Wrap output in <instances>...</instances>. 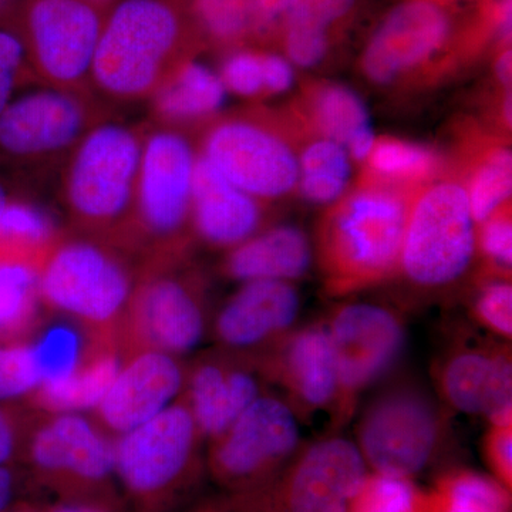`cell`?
Masks as SVG:
<instances>
[{
    "label": "cell",
    "instance_id": "cell-36",
    "mask_svg": "<svg viewBox=\"0 0 512 512\" xmlns=\"http://www.w3.org/2000/svg\"><path fill=\"white\" fill-rule=\"evenodd\" d=\"M42 384L29 343H0V403L32 397Z\"/></svg>",
    "mask_w": 512,
    "mask_h": 512
},
{
    "label": "cell",
    "instance_id": "cell-33",
    "mask_svg": "<svg viewBox=\"0 0 512 512\" xmlns=\"http://www.w3.org/2000/svg\"><path fill=\"white\" fill-rule=\"evenodd\" d=\"M39 271L32 266L0 262V343L18 338L39 311Z\"/></svg>",
    "mask_w": 512,
    "mask_h": 512
},
{
    "label": "cell",
    "instance_id": "cell-43",
    "mask_svg": "<svg viewBox=\"0 0 512 512\" xmlns=\"http://www.w3.org/2000/svg\"><path fill=\"white\" fill-rule=\"evenodd\" d=\"M355 3L356 0H292L285 19L302 20L329 30L352 12Z\"/></svg>",
    "mask_w": 512,
    "mask_h": 512
},
{
    "label": "cell",
    "instance_id": "cell-29",
    "mask_svg": "<svg viewBox=\"0 0 512 512\" xmlns=\"http://www.w3.org/2000/svg\"><path fill=\"white\" fill-rule=\"evenodd\" d=\"M298 151V190L313 204H335L348 190L352 158L345 147L311 134Z\"/></svg>",
    "mask_w": 512,
    "mask_h": 512
},
{
    "label": "cell",
    "instance_id": "cell-24",
    "mask_svg": "<svg viewBox=\"0 0 512 512\" xmlns=\"http://www.w3.org/2000/svg\"><path fill=\"white\" fill-rule=\"evenodd\" d=\"M225 96L220 76L192 57L175 67L147 101L150 124L184 133L200 124L205 127L218 117Z\"/></svg>",
    "mask_w": 512,
    "mask_h": 512
},
{
    "label": "cell",
    "instance_id": "cell-51",
    "mask_svg": "<svg viewBox=\"0 0 512 512\" xmlns=\"http://www.w3.org/2000/svg\"><path fill=\"white\" fill-rule=\"evenodd\" d=\"M87 2L93 3L94 6L107 12L117 2V0H87Z\"/></svg>",
    "mask_w": 512,
    "mask_h": 512
},
{
    "label": "cell",
    "instance_id": "cell-39",
    "mask_svg": "<svg viewBox=\"0 0 512 512\" xmlns=\"http://www.w3.org/2000/svg\"><path fill=\"white\" fill-rule=\"evenodd\" d=\"M282 26L286 56L293 64L308 69L325 59L329 49L328 30L295 19H285Z\"/></svg>",
    "mask_w": 512,
    "mask_h": 512
},
{
    "label": "cell",
    "instance_id": "cell-9",
    "mask_svg": "<svg viewBox=\"0 0 512 512\" xmlns=\"http://www.w3.org/2000/svg\"><path fill=\"white\" fill-rule=\"evenodd\" d=\"M197 150L218 173L262 204L298 187V151L268 114L215 117L204 127Z\"/></svg>",
    "mask_w": 512,
    "mask_h": 512
},
{
    "label": "cell",
    "instance_id": "cell-25",
    "mask_svg": "<svg viewBox=\"0 0 512 512\" xmlns=\"http://www.w3.org/2000/svg\"><path fill=\"white\" fill-rule=\"evenodd\" d=\"M303 130L328 138L348 150L350 158L365 161L375 144L365 103L339 83L312 84L299 101Z\"/></svg>",
    "mask_w": 512,
    "mask_h": 512
},
{
    "label": "cell",
    "instance_id": "cell-34",
    "mask_svg": "<svg viewBox=\"0 0 512 512\" xmlns=\"http://www.w3.org/2000/svg\"><path fill=\"white\" fill-rule=\"evenodd\" d=\"M30 345L42 384L59 382L73 375L93 349L87 346L82 330L69 323H57L42 330Z\"/></svg>",
    "mask_w": 512,
    "mask_h": 512
},
{
    "label": "cell",
    "instance_id": "cell-28",
    "mask_svg": "<svg viewBox=\"0 0 512 512\" xmlns=\"http://www.w3.org/2000/svg\"><path fill=\"white\" fill-rule=\"evenodd\" d=\"M366 163V180L417 192L434 181L439 157L426 147L399 138H376Z\"/></svg>",
    "mask_w": 512,
    "mask_h": 512
},
{
    "label": "cell",
    "instance_id": "cell-48",
    "mask_svg": "<svg viewBox=\"0 0 512 512\" xmlns=\"http://www.w3.org/2000/svg\"><path fill=\"white\" fill-rule=\"evenodd\" d=\"M13 484V474L5 466H0V512L5 511L12 501Z\"/></svg>",
    "mask_w": 512,
    "mask_h": 512
},
{
    "label": "cell",
    "instance_id": "cell-5",
    "mask_svg": "<svg viewBox=\"0 0 512 512\" xmlns=\"http://www.w3.org/2000/svg\"><path fill=\"white\" fill-rule=\"evenodd\" d=\"M133 255L84 235L60 238L37 275L40 303L93 328L117 325L140 275Z\"/></svg>",
    "mask_w": 512,
    "mask_h": 512
},
{
    "label": "cell",
    "instance_id": "cell-30",
    "mask_svg": "<svg viewBox=\"0 0 512 512\" xmlns=\"http://www.w3.org/2000/svg\"><path fill=\"white\" fill-rule=\"evenodd\" d=\"M429 495L433 512H511V490L476 471L447 473Z\"/></svg>",
    "mask_w": 512,
    "mask_h": 512
},
{
    "label": "cell",
    "instance_id": "cell-35",
    "mask_svg": "<svg viewBox=\"0 0 512 512\" xmlns=\"http://www.w3.org/2000/svg\"><path fill=\"white\" fill-rule=\"evenodd\" d=\"M349 512H433L429 491L420 490L413 478L369 471Z\"/></svg>",
    "mask_w": 512,
    "mask_h": 512
},
{
    "label": "cell",
    "instance_id": "cell-15",
    "mask_svg": "<svg viewBox=\"0 0 512 512\" xmlns=\"http://www.w3.org/2000/svg\"><path fill=\"white\" fill-rule=\"evenodd\" d=\"M330 342L338 366V407L348 412L357 394L382 379L402 356L406 332L402 320L372 303H352L332 316Z\"/></svg>",
    "mask_w": 512,
    "mask_h": 512
},
{
    "label": "cell",
    "instance_id": "cell-38",
    "mask_svg": "<svg viewBox=\"0 0 512 512\" xmlns=\"http://www.w3.org/2000/svg\"><path fill=\"white\" fill-rule=\"evenodd\" d=\"M218 76L227 92L247 99L265 96L264 52L242 47L232 50Z\"/></svg>",
    "mask_w": 512,
    "mask_h": 512
},
{
    "label": "cell",
    "instance_id": "cell-47",
    "mask_svg": "<svg viewBox=\"0 0 512 512\" xmlns=\"http://www.w3.org/2000/svg\"><path fill=\"white\" fill-rule=\"evenodd\" d=\"M25 194L23 188L19 187L15 181L10 180L8 175L0 173V215L8 208L10 202Z\"/></svg>",
    "mask_w": 512,
    "mask_h": 512
},
{
    "label": "cell",
    "instance_id": "cell-26",
    "mask_svg": "<svg viewBox=\"0 0 512 512\" xmlns=\"http://www.w3.org/2000/svg\"><path fill=\"white\" fill-rule=\"evenodd\" d=\"M313 249L302 229L282 225L259 231L229 251L225 275L235 281L292 282L311 268Z\"/></svg>",
    "mask_w": 512,
    "mask_h": 512
},
{
    "label": "cell",
    "instance_id": "cell-23",
    "mask_svg": "<svg viewBox=\"0 0 512 512\" xmlns=\"http://www.w3.org/2000/svg\"><path fill=\"white\" fill-rule=\"evenodd\" d=\"M188 406L202 437L215 440L261 396L259 377L249 366L210 357L185 380Z\"/></svg>",
    "mask_w": 512,
    "mask_h": 512
},
{
    "label": "cell",
    "instance_id": "cell-19",
    "mask_svg": "<svg viewBox=\"0 0 512 512\" xmlns=\"http://www.w3.org/2000/svg\"><path fill=\"white\" fill-rule=\"evenodd\" d=\"M299 311L301 299L291 282H244L218 313L215 336L225 348L254 349L284 335Z\"/></svg>",
    "mask_w": 512,
    "mask_h": 512
},
{
    "label": "cell",
    "instance_id": "cell-45",
    "mask_svg": "<svg viewBox=\"0 0 512 512\" xmlns=\"http://www.w3.org/2000/svg\"><path fill=\"white\" fill-rule=\"evenodd\" d=\"M265 96L291 89L293 69L285 57L264 52Z\"/></svg>",
    "mask_w": 512,
    "mask_h": 512
},
{
    "label": "cell",
    "instance_id": "cell-12",
    "mask_svg": "<svg viewBox=\"0 0 512 512\" xmlns=\"http://www.w3.org/2000/svg\"><path fill=\"white\" fill-rule=\"evenodd\" d=\"M443 434L444 420L433 400L403 386L370 404L356 446L373 473L413 478L437 456Z\"/></svg>",
    "mask_w": 512,
    "mask_h": 512
},
{
    "label": "cell",
    "instance_id": "cell-27",
    "mask_svg": "<svg viewBox=\"0 0 512 512\" xmlns=\"http://www.w3.org/2000/svg\"><path fill=\"white\" fill-rule=\"evenodd\" d=\"M123 359L106 342L94 346L82 366L66 379L42 384L32 394L37 409L45 413H84L94 410L109 392Z\"/></svg>",
    "mask_w": 512,
    "mask_h": 512
},
{
    "label": "cell",
    "instance_id": "cell-41",
    "mask_svg": "<svg viewBox=\"0 0 512 512\" xmlns=\"http://www.w3.org/2000/svg\"><path fill=\"white\" fill-rule=\"evenodd\" d=\"M474 315L481 323L503 336L512 335V286L507 281H495L485 285L474 303Z\"/></svg>",
    "mask_w": 512,
    "mask_h": 512
},
{
    "label": "cell",
    "instance_id": "cell-17",
    "mask_svg": "<svg viewBox=\"0 0 512 512\" xmlns=\"http://www.w3.org/2000/svg\"><path fill=\"white\" fill-rule=\"evenodd\" d=\"M185 380L187 375L177 356L158 350H136L123 360L94 413L104 430L121 436L173 404L181 396Z\"/></svg>",
    "mask_w": 512,
    "mask_h": 512
},
{
    "label": "cell",
    "instance_id": "cell-31",
    "mask_svg": "<svg viewBox=\"0 0 512 512\" xmlns=\"http://www.w3.org/2000/svg\"><path fill=\"white\" fill-rule=\"evenodd\" d=\"M198 36L222 47L239 49L256 37L251 0H181Z\"/></svg>",
    "mask_w": 512,
    "mask_h": 512
},
{
    "label": "cell",
    "instance_id": "cell-40",
    "mask_svg": "<svg viewBox=\"0 0 512 512\" xmlns=\"http://www.w3.org/2000/svg\"><path fill=\"white\" fill-rule=\"evenodd\" d=\"M477 231V248L495 268L507 269L512 264V224L510 204L481 222Z\"/></svg>",
    "mask_w": 512,
    "mask_h": 512
},
{
    "label": "cell",
    "instance_id": "cell-46",
    "mask_svg": "<svg viewBox=\"0 0 512 512\" xmlns=\"http://www.w3.org/2000/svg\"><path fill=\"white\" fill-rule=\"evenodd\" d=\"M20 436L23 433L18 420L12 412L0 406V466H5L16 453Z\"/></svg>",
    "mask_w": 512,
    "mask_h": 512
},
{
    "label": "cell",
    "instance_id": "cell-18",
    "mask_svg": "<svg viewBox=\"0 0 512 512\" xmlns=\"http://www.w3.org/2000/svg\"><path fill=\"white\" fill-rule=\"evenodd\" d=\"M28 436L29 456L45 473L93 483L116 473L114 439L83 413H46Z\"/></svg>",
    "mask_w": 512,
    "mask_h": 512
},
{
    "label": "cell",
    "instance_id": "cell-52",
    "mask_svg": "<svg viewBox=\"0 0 512 512\" xmlns=\"http://www.w3.org/2000/svg\"><path fill=\"white\" fill-rule=\"evenodd\" d=\"M433 2H439V0H433Z\"/></svg>",
    "mask_w": 512,
    "mask_h": 512
},
{
    "label": "cell",
    "instance_id": "cell-7",
    "mask_svg": "<svg viewBox=\"0 0 512 512\" xmlns=\"http://www.w3.org/2000/svg\"><path fill=\"white\" fill-rule=\"evenodd\" d=\"M476 225L463 181L424 185L410 204L399 271L426 288L453 284L476 255Z\"/></svg>",
    "mask_w": 512,
    "mask_h": 512
},
{
    "label": "cell",
    "instance_id": "cell-13",
    "mask_svg": "<svg viewBox=\"0 0 512 512\" xmlns=\"http://www.w3.org/2000/svg\"><path fill=\"white\" fill-rule=\"evenodd\" d=\"M212 441L215 476L224 484L249 491L271 480L301 450V430L288 403L261 394Z\"/></svg>",
    "mask_w": 512,
    "mask_h": 512
},
{
    "label": "cell",
    "instance_id": "cell-32",
    "mask_svg": "<svg viewBox=\"0 0 512 512\" xmlns=\"http://www.w3.org/2000/svg\"><path fill=\"white\" fill-rule=\"evenodd\" d=\"M512 160L507 147L484 150L471 165L466 185L471 214L476 224L487 220L505 204H510Z\"/></svg>",
    "mask_w": 512,
    "mask_h": 512
},
{
    "label": "cell",
    "instance_id": "cell-1",
    "mask_svg": "<svg viewBox=\"0 0 512 512\" xmlns=\"http://www.w3.org/2000/svg\"><path fill=\"white\" fill-rule=\"evenodd\" d=\"M200 45L181 0H117L104 16L92 92L113 110L144 103Z\"/></svg>",
    "mask_w": 512,
    "mask_h": 512
},
{
    "label": "cell",
    "instance_id": "cell-37",
    "mask_svg": "<svg viewBox=\"0 0 512 512\" xmlns=\"http://www.w3.org/2000/svg\"><path fill=\"white\" fill-rule=\"evenodd\" d=\"M29 84L36 82L22 37L12 23H0V113Z\"/></svg>",
    "mask_w": 512,
    "mask_h": 512
},
{
    "label": "cell",
    "instance_id": "cell-20",
    "mask_svg": "<svg viewBox=\"0 0 512 512\" xmlns=\"http://www.w3.org/2000/svg\"><path fill=\"white\" fill-rule=\"evenodd\" d=\"M262 221V202L198 156L191 205V231L195 237L211 247L232 249L258 234Z\"/></svg>",
    "mask_w": 512,
    "mask_h": 512
},
{
    "label": "cell",
    "instance_id": "cell-21",
    "mask_svg": "<svg viewBox=\"0 0 512 512\" xmlns=\"http://www.w3.org/2000/svg\"><path fill=\"white\" fill-rule=\"evenodd\" d=\"M264 367L305 409L338 403V366L326 326L285 336Z\"/></svg>",
    "mask_w": 512,
    "mask_h": 512
},
{
    "label": "cell",
    "instance_id": "cell-22",
    "mask_svg": "<svg viewBox=\"0 0 512 512\" xmlns=\"http://www.w3.org/2000/svg\"><path fill=\"white\" fill-rule=\"evenodd\" d=\"M440 386L458 412L480 414L491 424L512 423V366L505 353H456L441 370Z\"/></svg>",
    "mask_w": 512,
    "mask_h": 512
},
{
    "label": "cell",
    "instance_id": "cell-14",
    "mask_svg": "<svg viewBox=\"0 0 512 512\" xmlns=\"http://www.w3.org/2000/svg\"><path fill=\"white\" fill-rule=\"evenodd\" d=\"M201 437L187 400L178 397L153 419L114 439L116 473L131 493H160L184 476Z\"/></svg>",
    "mask_w": 512,
    "mask_h": 512
},
{
    "label": "cell",
    "instance_id": "cell-44",
    "mask_svg": "<svg viewBox=\"0 0 512 512\" xmlns=\"http://www.w3.org/2000/svg\"><path fill=\"white\" fill-rule=\"evenodd\" d=\"M254 10L256 36H268L279 22L284 25L292 0H251Z\"/></svg>",
    "mask_w": 512,
    "mask_h": 512
},
{
    "label": "cell",
    "instance_id": "cell-3",
    "mask_svg": "<svg viewBox=\"0 0 512 512\" xmlns=\"http://www.w3.org/2000/svg\"><path fill=\"white\" fill-rule=\"evenodd\" d=\"M417 192L362 181L326 212L318 254L335 295L379 284L399 272L410 204Z\"/></svg>",
    "mask_w": 512,
    "mask_h": 512
},
{
    "label": "cell",
    "instance_id": "cell-11",
    "mask_svg": "<svg viewBox=\"0 0 512 512\" xmlns=\"http://www.w3.org/2000/svg\"><path fill=\"white\" fill-rule=\"evenodd\" d=\"M183 256L141 262L136 289L123 322L136 350L173 356L192 352L205 335L204 302L198 282L181 271Z\"/></svg>",
    "mask_w": 512,
    "mask_h": 512
},
{
    "label": "cell",
    "instance_id": "cell-10",
    "mask_svg": "<svg viewBox=\"0 0 512 512\" xmlns=\"http://www.w3.org/2000/svg\"><path fill=\"white\" fill-rule=\"evenodd\" d=\"M369 473L359 448L328 437L299 450L276 476L239 497L241 512H349Z\"/></svg>",
    "mask_w": 512,
    "mask_h": 512
},
{
    "label": "cell",
    "instance_id": "cell-49",
    "mask_svg": "<svg viewBox=\"0 0 512 512\" xmlns=\"http://www.w3.org/2000/svg\"><path fill=\"white\" fill-rule=\"evenodd\" d=\"M22 0H0V23H12Z\"/></svg>",
    "mask_w": 512,
    "mask_h": 512
},
{
    "label": "cell",
    "instance_id": "cell-8",
    "mask_svg": "<svg viewBox=\"0 0 512 512\" xmlns=\"http://www.w3.org/2000/svg\"><path fill=\"white\" fill-rule=\"evenodd\" d=\"M106 12L87 0H22L12 25L36 84L93 94L92 70Z\"/></svg>",
    "mask_w": 512,
    "mask_h": 512
},
{
    "label": "cell",
    "instance_id": "cell-42",
    "mask_svg": "<svg viewBox=\"0 0 512 512\" xmlns=\"http://www.w3.org/2000/svg\"><path fill=\"white\" fill-rule=\"evenodd\" d=\"M484 456L488 467L493 471L494 478L512 487V423L491 424L490 431L484 440Z\"/></svg>",
    "mask_w": 512,
    "mask_h": 512
},
{
    "label": "cell",
    "instance_id": "cell-6",
    "mask_svg": "<svg viewBox=\"0 0 512 512\" xmlns=\"http://www.w3.org/2000/svg\"><path fill=\"white\" fill-rule=\"evenodd\" d=\"M198 150L188 133L147 124L136 197L141 259L183 256L191 232Z\"/></svg>",
    "mask_w": 512,
    "mask_h": 512
},
{
    "label": "cell",
    "instance_id": "cell-2",
    "mask_svg": "<svg viewBox=\"0 0 512 512\" xmlns=\"http://www.w3.org/2000/svg\"><path fill=\"white\" fill-rule=\"evenodd\" d=\"M146 128L116 116L100 121L59 173L60 205L73 231L137 256L136 197Z\"/></svg>",
    "mask_w": 512,
    "mask_h": 512
},
{
    "label": "cell",
    "instance_id": "cell-50",
    "mask_svg": "<svg viewBox=\"0 0 512 512\" xmlns=\"http://www.w3.org/2000/svg\"><path fill=\"white\" fill-rule=\"evenodd\" d=\"M52 512H101L96 508L89 507V505L79 504H64L56 507Z\"/></svg>",
    "mask_w": 512,
    "mask_h": 512
},
{
    "label": "cell",
    "instance_id": "cell-4",
    "mask_svg": "<svg viewBox=\"0 0 512 512\" xmlns=\"http://www.w3.org/2000/svg\"><path fill=\"white\" fill-rule=\"evenodd\" d=\"M113 111L94 94L40 84L19 93L0 113V173L22 188L59 175L77 144Z\"/></svg>",
    "mask_w": 512,
    "mask_h": 512
},
{
    "label": "cell",
    "instance_id": "cell-16",
    "mask_svg": "<svg viewBox=\"0 0 512 512\" xmlns=\"http://www.w3.org/2000/svg\"><path fill=\"white\" fill-rule=\"evenodd\" d=\"M450 35V16L439 2L407 0L370 37L362 57L363 72L380 86L392 84L431 62Z\"/></svg>",
    "mask_w": 512,
    "mask_h": 512
}]
</instances>
